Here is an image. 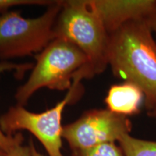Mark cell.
I'll return each mask as SVG.
<instances>
[{
  "label": "cell",
  "instance_id": "obj_1",
  "mask_svg": "<svg viewBox=\"0 0 156 156\" xmlns=\"http://www.w3.org/2000/svg\"><path fill=\"white\" fill-rule=\"evenodd\" d=\"M108 35V61L113 73L142 90L151 112L156 107V42L147 21H130Z\"/></svg>",
  "mask_w": 156,
  "mask_h": 156
},
{
  "label": "cell",
  "instance_id": "obj_2",
  "mask_svg": "<svg viewBox=\"0 0 156 156\" xmlns=\"http://www.w3.org/2000/svg\"><path fill=\"white\" fill-rule=\"evenodd\" d=\"M34 58L36 63L28 79L15 94L18 106L25 107L34 93L44 87L68 91L75 78L93 77L86 56L64 38H55Z\"/></svg>",
  "mask_w": 156,
  "mask_h": 156
},
{
  "label": "cell",
  "instance_id": "obj_3",
  "mask_svg": "<svg viewBox=\"0 0 156 156\" xmlns=\"http://www.w3.org/2000/svg\"><path fill=\"white\" fill-rule=\"evenodd\" d=\"M54 32L55 38L69 41L86 56L93 77L108 66L109 35L89 0L62 1Z\"/></svg>",
  "mask_w": 156,
  "mask_h": 156
},
{
  "label": "cell",
  "instance_id": "obj_4",
  "mask_svg": "<svg viewBox=\"0 0 156 156\" xmlns=\"http://www.w3.org/2000/svg\"><path fill=\"white\" fill-rule=\"evenodd\" d=\"M62 1H53L41 16L25 18L19 11L0 15V60L38 54L55 38L54 27Z\"/></svg>",
  "mask_w": 156,
  "mask_h": 156
},
{
  "label": "cell",
  "instance_id": "obj_5",
  "mask_svg": "<svg viewBox=\"0 0 156 156\" xmlns=\"http://www.w3.org/2000/svg\"><path fill=\"white\" fill-rule=\"evenodd\" d=\"M82 80H74L73 85L64 99L52 108L41 113L31 112L24 106L15 105L0 116V128L6 135L26 130L42 144L48 156H63L62 114L65 106L75 102L83 91Z\"/></svg>",
  "mask_w": 156,
  "mask_h": 156
},
{
  "label": "cell",
  "instance_id": "obj_6",
  "mask_svg": "<svg viewBox=\"0 0 156 156\" xmlns=\"http://www.w3.org/2000/svg\"><path fill=\"white\" fill-rule=\"evenodd\" d=\"M132 128L127 116L108 109H91L74 122L63 126L62 139L75 152L119 141L122 136L129 134Z\"/></svg>",
  "mask_w": 156,
  "mask_h": 156
},
{
  "label": "cell",
  "instance_id": "obj_7",
  "mask_svg": "<svg viewBox=\"0 0 156 156\" xmlns=\"http://www.w3.org/2000/svg\"><path fill=\"white\" fill-rule=\"evenodd\" d=\"M89 1L108 34L130 21H148L156 11L155 0Z\"/></svg>",
  "mask_w": 156,
  "mask_h": 156
},
{
  "label": "cell",
  "instance_id": "obj_8",
  "mask_svg": "<svg viewBox=\"0 0 156 156\" xmlns=\"http://www.w3.org/2000/svg\"><path fill=\"white\" fill-rule=\"evenodd\" d=\"M143 100L144 93L139 87L124 82L109 88L105 103L110 112L128 117L139 114Z\"/></svg>",
  "mask_w": 156,
  "mask_h": 156
},
{
  "label": "cell",
  "instance_id": "obj_9",
  "mask_svg": "<svg viewBox=\"0 0 156 156\" xmlns=\"http://www.w3.org/2000/svg\"><path fill=\"white\" fill-rule=\"evenodd\" d=\"M34 65V64L31 62L15 63L10 61L0 60V76L7 72H11L13 73L17 79L20 80L24 77L27 72L33 69ZM23 140L24 138L20 132H17L13 136H8L6 135L0 128V151L5 153H8L15 146L23 144Z\"/></svg>",
  "mask_w": 156,
  "mask_h": 156
},
{
  "label": "cell",
  "instance_id": "obj_10",
  "mask_svg": "<svg viewBox=\"0 0 156 156\" xmlns=\"http://www.w3.org/2000/svg\"><path fill=\"white\" fill-rule=\"evenodd\" d=\"M118 142L125 156H156V141L137 139L127 134Z\"/></svg>",
  "mask_w": 156,
  "mask_h": 156
},
{
  "label": "cell",
  "instance_id": "obj_11",
  "mask_svg": "<svg viewBox=\"0 0 156 156\" xmlns=\"http://www.w3.org/2000/svg\"><path fill=\"white\" fill-rule=\"evenodd\" d=\"M77 156H125L119 145L115 142L101 144L88 149L75 151Z\"/></svg>",
  "mask_w": 156,
  "mask_h": 156
},
{
  "label": "cell",
  "instance_id": "obj_12",
  "mask_svg": "<svg viewBox=\"0 0 156 156\" xmlns=\"http://www.w3.org/2000/svg\"><path fill=\"white\" fill-rule=\"evenodd\" d=\"M53 1L47 0H0V15L8 12L9 9L17 6L38 5L48 7Z\"/></svg>",
  "mask_w": 156,
  "mask_h": 156
},
{
  "label": "cell",
  "instance_id": "obj_13",
  "mask_svg": "<svg viewBox=\"0 0 156 156\" xmlns=\"http://www.w3.org/2000/svg\"><path fill=\"white\" fill-rule=\"evenodd\" d=\"M5 156H32L30 147V145H23V144H20L6 153Z\"/></svg>",
  "mask_w": 156,
  "mask_h": 156
},
{
  "label": "cell",
  "instance_id": "obj_14",
  "mask_svg": "<svg viewBox=\"0 0 156 156\" xmlns=\"http://www.w3.org/2000/svg\"><path fill=\"white\" fill-rule=\"evenodd\" d=\"M147 23L151 27L152 31L156 34V11L153 15V16L151 17V19L147 21Z\"/></svg>",
  "mask_w": 156,
  "mask_h": 156
},
{
  "label": "cell",
  "instance_id": "obj_15",
  "mask_svg": "<svg viewBox=\"0 0 156 156\" xmlns=\"http://www.w3.org/2000/svg\"><path fill=\"white\" fill-rule=\"evenodd\" d=\"M30 150H31V155L32 156H45L44 155H43L42 153H39V152L37 151L36 147H35L34 142H33L32 140H30Z\"/></svg>",
  "mask_w": 156,
  "mask_h": 156
},
{
  "label": "cell",
  "instance_id": "obj_16",
  "mask_svg": "<svg viewBox=\"0 0 156 156\" xmlns=\"http://www.w3.org/2000/svg\"><path fill=\"white\" fill-rule=\"evenodd\" d=\"M147 114L151 118H153V119L156 121V107L154 109H153V110L151 111V112H147Z\"/></svg>",
  "mask_w": 156,
  "mask_h": 156
},
{
  "label": "cell",
  "instance_id": "obj_17",
  "mask_svg": "<svg viewBox=\"0 0 156 156\" xmlns=\"http://www.w3.org/2000/svg\"><path fill=\"white\" fill-rule=\"evenodd\" d=\"M5 154H6V153H3V152L0 151V156H5Z\"/></svg>",
  "mask_w": 156,
  "mask_h": 156
},
{
  "label": "cell",
  "instance_id": "obj_18",
  "mask_svg": "<svg viewBox=\"0 0 156 156\" xmlns=\"http://www.w3.org/2000/svg\"><path fill=\"white\" fill-rule=\"evenodd\" d=\"M70 156H77V154H76L75 153H74V152H73V153L71 154V155H70Z\"/></svg>",
  "mask_w": 156,
  "mask_h": 156
}]
</instances>
